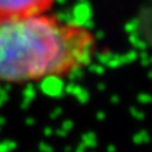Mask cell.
Segmentation results:
<instances>
[{
    "label": "cell",
    "instance_id": "1",
    "mask_svg": "<svg viewBox=\"0 0 152 152\" xmlns=\"http://www.w3.org/2000/svg\"><path fill=\"white\" fill-rule=\"evenodd\" d=\"M94 43L88 28L48 12L0 20V83L69 76L91 60Z\"/></svg>",
    "mask_w": 152,
    "mask_h": 152
},
{
    "label": "cell",
    "instance_id": "2",
    "mask_svg": "<svg viewBox=\"0 0 152 152\" xmlns=\"http://www.w3.org/2000/svg\"><path fill=\"white\" fill-rule=\"evenodd\" d=\"M55 0H0V20L47 13Z\"/></svg>",
    "mask_w": 152,
    "mask_h": 152
}]
</instances>
